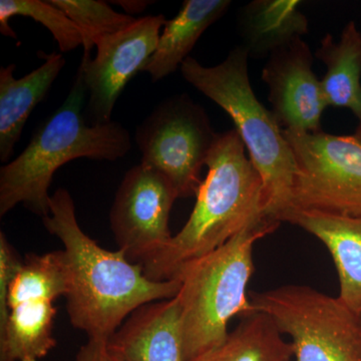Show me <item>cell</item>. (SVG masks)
Masks as SVG:
<instances>
[{"mask_svg": "<svg viewBox=\"0 0 361 361\" xmlns=\"http://www.w3.org/2000/svg\"><path fill=\"white\" fill-rule=\"evenodd\" d=\"M254 310L291 338L295 361H361V315L306 285L249 292Z\"/></svg>", "mask_w": 361, "mask_h": 361, "instance_id": "6", "label": "cell"}, {"mask_svg": "<svg viewBox=\"0 0 361 361\" xmlns=\"http://www.w3.org/2000/svg\"><path fill=\"white\" fill-rule=\"evenodd\" d=\"M110 4H116V6L122 7L126 14L132 16V14L142 13L146 11L147 7L151 4H155V1H148V0H116L111 1Z\"/></svg>", "mask_w": 361, "mask_h": 361, "instance_id": "25", "label": "cell"}, {"mask_svg": "<svg viewBox=\"0 0 361 361\" xmlns=\"http://www.w3.org/2000/svg\"><path fill=\"white\" fill-rule=\"evenodd\" d=\"M42 221L65 246L70 272L66 311L71 325L89 339L109 341L137 308L179 293V280L149 279L142 264L130 262L121 250L102 248L87 236L78 224L68 190L54 192L49 214Z\"/></svg>", "mask_w": 361, "mask_h": 361, "instance_id": "1", "label": "cell"}, {"mask_svg": "<svg viewBox=\"0 0 361 361\" xmlns=\"http://www.w3.org/2000/svg\"><path fill=\"white\" fill-rule=\"evenodd\" d=\"M166 23L163 14L137 18L125 30L99 39L94 59L84 54L78 70L89 96L85 118L90 125L111 122L118 97L130 80L148 63Z\"/></svg>", "mask_w": 361, "mask_h": 361, "instance_id": "10", "label": "cell"}, {"mask_svg": "<svg viewBox=\"0 0 361 361\" xmlns=\"http://www.w3.org/2000/svg\"><path fill=\"white\" fill-rule=\"evenodd\" d=\"M248 52L241 44L214 66L187 58L183 78L230 116L263 183L267 218L283 222L291 206L296 164L283 129L252 90Z\"/></svg>", "mask_w": 361, "mask_h": 361, "instance_id": "4", "label": "cell"}, {"mask_svg": "<svg viewBox=\"0 0 361 361\" xmlns=\"http://www.w3.org/2000/svg\"><path fill=\"white\" fill-rule=\"evenodd\" d=\"M75 361H120L110 350L108 341L89 339L80 348Z\"/></svg>", "mask_w": 361, "mask_h": 361, "instance_id": "24", "label": "cell"}, {"mask_svg": "<svg viewBox=\"0 0 361 361\" xmlns=\"http://www.w3.org/2000/svg\"><path fill=\"white\" fill-rule=\"evenodd\" d=\"M44 63L20 78L14 77L16 65L0 68V161L13 155L26 121L47 96L66 65L63 54L40 51Z\"/></svg>", "mask_w": 361, "mask_h": 361, "instance_id": "14", "label": "cell"}, {"mask_svg": "<svg viewBox=\"0 0 361 361\" xmlns=\"http://www.w3.org/2000/svg\"><path fill=\"white\" fill-rule=\"evenodd\" d=\"M298 0H254L240 9L238 30L249 58H269L302 39L308 20Z\"/></svg>", "mask_w": 361, "mask_h": 361, "instance_id": "15", "label": "cell"}, {"mask_svg": "<svg viewBox=\"0 0 361 361\" xmlns=\"http://www.w3.org/2000/svg\"><path fill=\"white\" fill-rule=\"evenodd\" d=\"M293 348L290 341L265 313L244 316L220 345L191 361H290Z\"/></svg>", "mask_w": 361, "mask_h": 361, "instance_id": "19", "label": "cell"}, {"mask_svg": "<svg viewBox=\"0 0 361 361\" xmlns=\"http://www.w3.org/2000/svg\"><path fill=\"white\" fill-rule=\"evenodd\" d=\"M279 225L270 220L247 228L220 248L183 265L173 277L180 284L176 297L184 361L220 345L232 318L256 312L247 291L255 271L254 245Z\"/></svg>", "mask_w": 361, "mask_h": 361, "instance_id": "5", "label": "cell"}, {"mask_svg": "<svg viewBox=\"0 0 361 361\" xmlns=\"http://www.w3.org/2000/svg\"><path fill=\"white\" fill-rule=\"evenodd\" d=\"M245 149L236 130L218 134L186 224L142 264L149 279H173L183 265L220 248L247 228L271 220L265 214L262 179Z\"/></svg>", "mask_w": 361, "mask_h": 361, "instance_id": "2", "label": "cell"}, {"mask_svg": "<svg viewBox=\"0 0 361 361\" xmlns=\"http://www.w3.org/2000/svg\"><path fill=\"white\" fill-rule=\"evenodd\" d=\"M87 96L78 70L63 104L40 126L25 151L0 169V217L23 204L44 218L49 214V189L58 169L77 159L116 161L129 153L130 133L120 123H87Z\"/></svg>", "mask_w": 361, "mask_h": 361, "instance_id": "3", "label": "cell"}, {"mask_svg": "<svg viewBox=\"0 0 361 361\" xmlns=\"http://www.w3.org/2000/svg\"><path fill=\"white\" fill-rule=\"evenodd\" d=\"M263 82L269 90L272 113L283 130L322 132V116L329 108L322 85L313 71V54L302 39L282 47L268 58Z\"/></svg>", "mask_w": 361, "mask_h": 361, "instance_id": "11", "label": "cell"}, {"mask_svg": "<svg viewBox=\"0 0 361 361\" xmlns=\"http://www.w3.org/2000/svg\"><path fill=\"white\" fill-rule=\"evenodd\" d=\"M32 18L51 32L61 52H68L84 44L82 32L75 23L49 0H1L0 1V32L4 37L18 39L9 25L13 16Z\"/></svg>", "mask_w": 361, "mask_h": 361, "instance_id": "21", "label": "cell"}, {"mask_svg": "<svg viewBox=\"0 0 361 361\" xmlns=\"http://www.w3.org/2000/svg\"><path fill=\"white\" fill-rule=\"evenodd\" d=\"M23 260L7 240L6 234L0 232V329L6 326L8 319V290L11 282L23 267Z\"/></svg>", "mask_w": 361, "mask_h": 361, "instance_id": "23", "label": "cell"}, {"mask_svg": "<svg viewBox=\"0 0 361 361\" xmlns=\"http://www.w3.org/2000/svg\"><path fill=\"white\" fill-rule=\"evenodd\" d=\"M353 135L361 142V118L358 120L357 128H356L355 135Z\"/></svg>", "mask_w": 361, "mask_h": 361, "instance_id": "26", "label": "cell"}, {"mask_svg": "<svg viewBox=\"0 0 361 361\" xmlns=\"http://www.w3.org/2000/svg\"><path fill=\"white\" fill-rule=\"evenodd\" d=\"M108 346L120 361H184L177 297L137 308Z\"/></svg>", "mask_w": 361, "mask_h": 361, "instance_id": "12", "label": "cell"}, {"mask_svg": "<svg viewBox=\"0 0 361 361\" xmlns=\"http://www.w3.org/2000/svg\"><path fill=\"white\" fill-rule=\"evenodd\" d=\"M284 222L299 226L324 244L338 274V298L361 315V216L295 211Z\"/></svg>", "mask_w": 361, "mask_h": 361, "instance_id": "13", "label": "cell"}, {"mask_svg": "<svg viewBox=\"0 0 361 361\" xmlns=\"http://www.w3.org/2000/svg\"><path fill=\"white\" fill-rule=\"evenodd\" d=\"M68 289L70 272L65 251L27 254L9 286V310L28 301L54 302L59 296L66 297Z\"/></svg>", "mask_w": 361, "mask_h": 361, "instance_id": "20", "label": "cell"}, {"mask_svg": "<svg viewBox=\"0 0 361 361\" xmlns=\"http://www.w3.org/2000/svg\"><path fill=\"white\" fill-rule=\"evenodd\" d=\"M296 164L291 206L295 211H317L361 216V142L355 135L296 133L283 130Z\"/></svg>", "mask_w": 361, "mask_h": 361, "instance_id": "7", "label": "cell"}, {"mask_svg": "<svg viewBox=\"0 0 361 361\" xmlns=\"http://www.w3.org/2000/svg\"><path fill=\"white\" fill-rule=\"evenodd\" d=\"M232 2L230 0H186L172 20H167L158 45L142 71L153 82L167 78L189 58L201 35L220 20Z\"/></svg>", "mask_w": 361, "mask_h": 361, "instance_id": "16", "label": "cell"}, {"mask_svg": "<svg viewBox=\"0 0 361 361\" xmlns=\"http://www.w3.org/2000/svg\"><path fill=\"white\" fill-rule=\"evenodd\" d=\"M217 137L205 109L180 94L164 99L142 121L135 142L142 165L165 176L179 198H188L196 196L202 168Z\"/></svg>", "mask_w": 361, "mask_h": 361, "instance_id": "8", "label": "cell"}, {"mask_svg": "<svg viewBox=\"0 0 361 361\" xmlns=\"http://www.w3.org/2000/svg\"><path fill=\"white\" fill-rule=\"evenodd\" d=\"M178 198L172 183L155 169L141 163L126 173L110 223L118 250L130 262L142 264L172 239L169 220Z\"/></svg>", "mask_w": 361, "mask_h": 361, "instance_id": "9", "label": "cell"}, {"mask_svg": "<svg viewBox=\"0 0 361 361\" xmlns=\"http://www.w3.org/2000/svg\"><path fill=\"white\" fill-rule=\"evenodd\" d=\"M59 7L80 28L84 39L85 56L106 35L125 30L137 18L116 13L110 4L101 0H49Z\"/></svg>", "mask_w": 361, "mask_h": 361, "instance_id": "22", "label": "cell"}, {"mask_svg": "<svg viewBox=\"0 0 361 361\" xmlns=\"http://www.w3.org/2000/svg\"><path fill=\"white\" fill-rule=\"evenodd\" d=\"M56 308L52 301L35 300L11 308L0 329V361H39L56 348Z\"/></svg>", "mask_w": 361, "mask_h": 361, "instance_id": "18", "label": "cell"}, {"mask_svg": "<svg viewBox=\"0 0 361 361\" xmlns=\"http://www.w3.org/2000/svg\"><path fill=\"white\" fill-rule=\"evenodd\" d=\"M315 56L326 66L322 80L327 106L348 109L361 118V32L355 21L344 26L339 40L327 33Z\"/></svg>", "mask_w": 361, "mask_h": 361, "instance_id": "17", "label": "cell"}]
</instances>
